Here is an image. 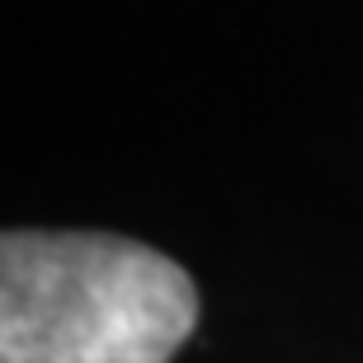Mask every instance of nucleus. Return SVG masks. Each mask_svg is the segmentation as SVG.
<instances>
[{
  "instance_id": "f257e3e1",
  "label": "nucleus",
  "mask_w": 363,
  "mask_h": 363,
  "mask_svg": "<svg viewBox=\"0 0 363 363\" xmlns=\"http://www.w3.org/2000/svg\"><path fill=\"white\" fill-rule=\"evenodd\" d=\"M199 288L161 250L99 231H5L0 363H170Z\"/></svg>"
}]
</instances>
